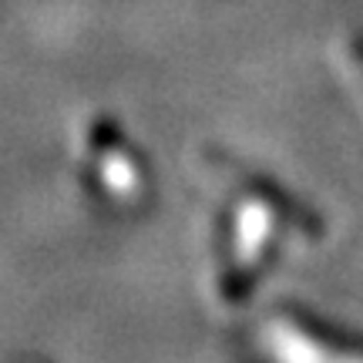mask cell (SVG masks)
I'll return each mask as SVG.
<instances>
[{
  "label": "cell",
  "instance_id": "cell-1",
  "mask_svg": "<svg viewBox=\"0 0 363 363\" xmlns=\"http://www.w3.org/2000/svg\"><path fill=\"white\" fill-rule=\"evenodd\" d=\"M266 350L276 363H363V360H340L320 343H313L306 333H299L289 323H269L266 326Z\"/></svg>",
  "mask_w": 363,
  "mask_h": 363
},
{
  "label": "cell",
  "instance_id": "cell-2",
  "mask_svg": "<svg viewBox=\"0 0 363 363\" xmlns=\"http://www.w3.org/2000/svg\"><path fill=\"white\" fill-rule=\"evenodd\" d=\"M269 225H272L269 208L262 206V202L242 206L239 219H235V256L246 259V262L256 259L259 246L266 242V235H269Z\"/></svg>",
  "mask_w": 363,
  "mask_h": 363
}]
</instances>
